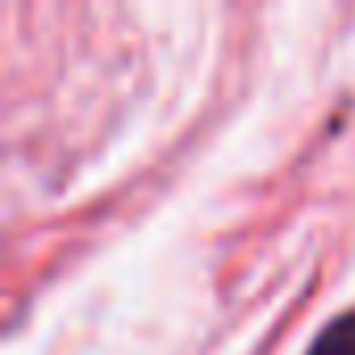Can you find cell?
<instances>
[{
  "label": "cell",
  "mask_w": 355,
  "mask_h": 355,
  "mask_svg": "<svg viewBox=\"0 0 355 355\" xmlns=\"http://www.w3.org/2000/svg\"><path fill=\"white\" fill-rule=\"evenodd\" d=\"M309 355H355V309L326 322L322 334L309 343Z\"/></svg>",
  "instance_id": "obj_1"
}]
</instances>
